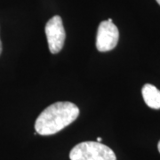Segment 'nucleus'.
Here are the masks:
<instances>
[{"instance_id": "nucleus-6", "label": "nucleus", "mask_w": 160, "mask_h": 160, "mask_svg": "<svg viewBox=\"0 0 160 160\" xmlns=\"http://www.w3.org/2000/svg\"><path fill=\"white\" fill-rule=\"evenodd\" d=\"M2 53V42H1V39H0V54Z\"/></svg>"}, {"instance_id": "nucleus-2", "label": "nucleus", "mask_w": 160, "mask_h": 160, "mask_svg": "<svg viewBox=\"0 0 160 160\" xmlns=\"http://www.w3.org/2000/svg\"><path fill=\"white\" fill-rule=\"evenodd\" d=\"M70 160H117L114 151L98 142H84L76 145L69 153Z\"/></svg>"}, {"instance_id": "nucleus-1", "label": "nucleus", "mask_w": 160, "mask_h": 160, "mask_svg": "<svg viewBox=\"0 0 160 160\" xmlns=\"http://www.w3.org/2000/svg\"><path fill=\"white\" fill-rule=\"evenodd\" d=\"M79 115L78 107L69 102H58L41 112L35 123L36 132L40 135L54 134L69 126Z\"/></svg>"}, {"instance_id": "nucleus-4", "label": "nucleus", "mask_w": 160, "mask_h": 160, "mask_svg": "<svg viewBox=\"0 0 160 160\" xmlns=\"http://www.w3.org/2000/svg\"><path fill=\"white\" fill-rule=\"evenodd\" d=\"M118 29L114 23L109 21H104L100 23L96 36V47L98 51H111L118 45Z\"/></svg>"}, {"instance_id": "nucleus-9", "label": "nucleus", "mask_w": 160, "mask_h": 160, "mask_svg": "<svg viewBox=\"0 0 160 160\" xmlns=\"http://www.w3.org/2000/svg\"><path fill=\"white\" fill-rule=\"evenodd\" d=\"M156 1H157V2L158 3V5H159V6H160V0H156Z\"/></svg>"}, {"instance_id": "nucleus-7", "label": "nucleus", "mask_w": 160, "mask_h": 160, "mask_svg": "<svg viewBox=\"0 0 160 160\" xmlns=\"http://www.w3.org/2000/svg\"><path fill=\"white\" fill-rule=\"evenodd\" d=\"M102 138H101V137H98L97 138V142H102Z\"/></svg>"}, {"instance_id": "nucleus-5", "label": "nucleus", "mask_w": 160, "mask_h": 160, "mask_svg": "<svg viewBox=\"0 0 160 160\" xmlns=\"http://www.w3.org/2000/svg\"><path fill=\"white\" fill-rule=\"evenodd\" d=\"M143 100L149 108L160 109V91L153 85L145 84L142 89Z\"/></svg>"}, {"instance_id": "nucleus-3", "label": "nucleus", "mask_w": 160, "mask_h": 160, "mask_svg": "<svg viewBox=\"0 0 160 160\" xmlns=\"http://www.w3.org/2000/svg\"><path fill=\"white\" fill-rule=\"evenodd\" d=\"M49 50L52 54L62 51L66 38V33L63 27L62 19L59 15L52 17L45 28Z\"/></svg>"}, {"instance_id": "nucleus-8", "label": "nucleus", "mask_w": 160, "mask_h": 160, "mask_svg": "<svg viewBox=\"0 0 160 160\" xmlns=\"http://www.w3.org/2000/svg\"><path fill=\"white\" fill-rule=\"evenodd\" d=\"M158 151H159L160 153V141L158 142Z\"/></svg>"}]
</instances>
